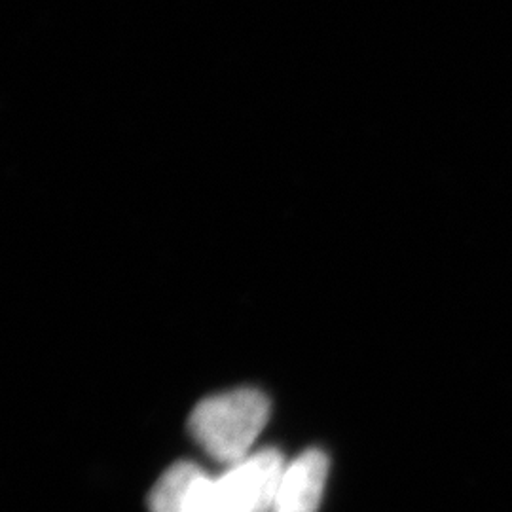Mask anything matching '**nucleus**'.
Segmentation results:
<instances>
[{"instance_id":"2","label":"nucleus","mask_w":512,"mask_h":512,"mask_svg":"<svg viewBox=\"0 0 512 512\" xmlns=\"http://www.w3.org/2000/svg\"><path fill=\"white\" fill-rule=\"evenodd\" d=\"M285 471L277 450H262L215 480L217 512H272Z\"/></svg>"},{"instance_id":"3","label":"nucleus","mask_w":512,"mask_h":512,"mask_svg":"<svg viewBox=\"0 0 512 512\" xmlns=\"http://www.w3.org/2000/svg\"><path fill=\"white\" fill-rule=\"evenodd\" d=\"M152 512H217L215 480L190 461L165 473L150 494Z\"/></svg>"},{"instance_id":"4","label":"nucleus","mask_w":512,"mask_h":512,"mask_svg":"<svg viewBox=\"0 0 512 512\" xmlns=\"http://www.w3.org/2000/svg\"><path fill=\"white\" fill-rule=\"evenodd\" d=\"M329 473V458L308 450L285 467L272 512H315Z\"/></svg>"},{"instance_id":"1","label":"nucleus","mask_w":512,"mask_h":512,"mask_svg":"<svg viewBox=\"0 0 512 512\" xmlns=\"http://www.w3.org/2000/svg\"><path fill=\"white\" fill-rule=\"evenodd\" d=\"M270 416V401L256 389L209 397L194 408L188 429L203 450L220 463L243 461Z\"/></svg>"}]
</instances>
